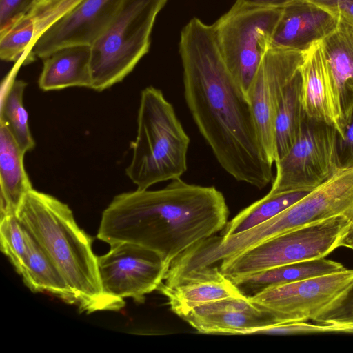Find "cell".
Returning <instances> with one entry per match:
<instances>
[{
	"mask_svg": "<svg viewBox=\"0 0 353 353\" xmlns=\"http://www.w3.org/2000/svg\"><path fill=\"white\" fill-rule=\"evenodd\" d=\"M110 246L106 254L97 256L103 292L143 303L145 295L164 281L170 265L157 252L135 243L120 242Z\"/></svg>",
	"mask_w": 353,
	"mask_h": 353,
	"instance_id": "9c48e42d",
	"label": "cell"
},
{
	"mask_svg": "<svg viewBox=\"0 0 353 353\" xmlns=\"http://www.w3.org/2000/svg\"><path fill=\"white\" fill-rule=\"evenodd\" d=\"M190 138L172 105L152 86L141 92L137 135L130 144L131 161L125 168L138 190L181 178L187 170Z\"/></svg>",
	"mask_w": 353,
	"mask_h": 353,
	"instance_id": "277c9868",
	"label": "cell"
},
{
	"mask_svg": "<svg viewBox=\"0 0 353 353\" xmlns=\"http://www.w3.org/2000/svg\"><path fill=\"white\" fill-rule=\"evenodd\" d=\"M343 246L353 250V219L350 230L343 241Z\"/></svg>",
	"mask_w": 353,
	"mask_h": 353,
	"instance_id": "836d02e7",
	"label": "cell"
},
{
	"mask_svg": "<svg viewBox=\"0 0 353 353\" xmlns=\"http://www.w3.org/2000/svg\"><path fill=\"white\" fill-rule=\"evenodd\" d=\"M353 285V270L275 286L249 297L274 312L281 323L313 320L332 307Z\"/></svg>",
	"mask_w": 353,
	"mask_h": 353,
	"instance_id": "8fae6325",
	"label": "cell"
},
{
	"mask_svg": "<svg viewBox=\"0 0 353 353\" xmlns=\"http://www.w3.org/2000/svg\"><path fill=\"white\" fill-rule=\"evenodd\" d=\"M125 0H83L37 39L29 54L42 59L74 45H90L101 34Z\"/></svg>",
	"mask_w": 353,
	"mask_h": 353,
	"instance_id": "7c38bea8",
	"label": "cell"
},
{
	"mask_svg": "<svg viewBox=\"0 0 353 353\" xmlns=\"http://www.w3.org/2000/svg\"><path fill=\"white\" fill-rule=\"evenodd\" d=\"M353 214L335 216L271 238L220 262L231 281L277 266L325 258L339 247L350 230Z\"/></svg>",
	"mask_w": 353,
	"mask_h": 353,
	"instance_id": "8992f818",
	"label": "cell"
},
{
	"mask_svg": "<svg viewBox=\"0 0 353 353\" xmlns=\"http://www.w3.org/2000/svg\"><path fill=\"white\" fill-rule=\"evenodd\" d=\"M321 43L330 79L334 128L341 139L353 114V18L341 12L336 28Z\"/></svg>",
	"mask_w": 353,
	"mask_h": 353,
	"instance_id": "5bb4252c",
	"label": "cell"
},
{
	"mask_svg": "<svg viewBox=\"0 0 353 353\" xmlns=\"http://www.w3.org/2000/svg\"><path fill=\"white\" fill-rule=\"evenodd\" d=\"M197 330L208 334L245 335L281 322L277 315L242 296L203 303L177 314Z\"/></svg>",
	"mask_w": 353,
	"mask_h": 353,
	"instance_id": "4fadbf2b",
	"label": "cell"
},
{
	"mask_svg": "<svg viewBox=\"0 0 353 353\" xmlns=\"http://www.w3.org/2000/svg\"><path fill=\"white\" fill-rule=\"evenodd\" d=\"M82 1L49 0L37 3L29 13L35 21V41L49 27L74 9Z\"/></svg>",
	"mask_w": 353,
	"mask_h": 353,
	"instance_id": "83f0119b",
	"label": "cell"
},
{
	"mask_svg": "<svg viewBox=\"0 0 353 353\" xmlns=\"http://www.w3.org/2000/svg\"><path fill=\"white\" fill-rule=\"evenodd\" d=\"M309 192L296 191L272 193L269 192L262 199L243 209L232 219L228 221L220 235L230 236L240 233L280 214Z\"/></svg>",
	"mask_w": 353,
	"mask_h": 353,
	"instance_id": "603a6c76",
	"label": "cell"
},
{
	"mask_svg": "<svg viewBox=\"0 0 353 353\" xmlns=\"http://www.w3.org/2000/svg\"><path fill=\"white\" fill-rule=\"evenodd\" d=\"M341 12L310 0H298L282 8L270 48L305 52L337 26Z\"/></svg>",
	"mask_w": 353,
	"mask_h": 353,
	"instance_id": "9a60e30c",
	"label": "cell"
},
{
	"mask_svg": "<svg viewBox=\"0 0 353 353\" xmlns=\"http://www.w3.org/2000/svg\"><path fill=\"white\" fill-rule=\"evenodd\" d=\"M228 215L225 197L216 188L177 178L160 190L116 195L102 213L97 237L110 245H139L170 265L193 245L221 232Z\"/></svg>",
	"mask_w": 353,
	"mask_h": 353,
	"instance_id": "7a4b0ae2",
	"label": "cell"
},
{
	"mask_svg": "<svg viewBox=\"0 0 353 353\" xmlns=\"http://www.w3.org/2000/svg\"><path fill=\"white\" fill-rule=\"evenodd\" d=\"M299 73L301 102L306 117L334 127L330 79L321 41L305 52Z\"/></svg>",
	"mask_w": 353,
	"mask_h": 353,
	"instance_id": "e0dca14e",
	"label": "cell"
},
{
	"mask_svg": "<svg viewBox=\"0 0 353 353\" xmlns=\"http://www.w3.org/2000/svg\"><path fill=\"white\" fill-rule=\"evenodd\" d=\"M312 321L332 326L337 332L353 333V285L332 307Z\"/></svg>",
	"mask_w": 353,
	"mask_h": 353,
	"instance_id": "4316f807",
	"label": "cell"
},
{
	"mask_svg": "<svg viewBox=\"0 0 353 353\" xmlns=\"http://www.w3.org/2000/svg\"><path fill=\"white\" fill-rule=\"evenodd\" d=\"M16 215L54 265L81 312L118 311L124 307L123 299L103 292L92 239L77 225L67 204L33 188Z\"/></svg>",
	"mask_w": 353,
	"mask_h": 353,
	"instance_id": "3957f363",
	"label": "cell"
},
{
	"mask_svg": "<svg viewBox=\"0 0 353 353\" xmlns=\"http://www.w3.org/2000/svg\"><path fill=\"white\" fill-rule=\"evenodd\" d=\"M0 244L15 270L20 272L28 250V232L17 215L0 219Z\"/></svg>",
	"mask_w": 353,
	"mask_h": 353,
	"instance_id": "484cf974",
	"label": "cell"
},
{
	"mask_svg": "<svg viewBox=\"0 0 353 353\" xmlns=\"http://www.w3.org/2000/svg\"><path fill=\"white\" fill-rule=\"evenodd\" d=\"M91 46L74 45L61 48L43 59L38 85L43 91L70 87L91 88Z\"/></svg>",
	"mask_w": 353,
	"mask_h": 353,
	"instance_id": "ac0fdd59",
	"label": "cell"
},
{
	"mask_svg": "<svg viewBox=\"0 0 353 353\" xmlns=\"http://www.w3.org/2000/svg\"><path fill=\"white\" fill-rule=\"evenodd\" d=\"M168 0H125L91 45L92 89L106 90L122 81L148 53L150 34Z\"/></svg>",
	"mask_w": 353,
	"mask_h": 353,
	"instance_id": "5b68a950",
	"label": "cell"
},
{
	"mask_svg": "<svg viewBox=\"0 0 353 353\" xmlns=\"http://www.w3.org/2000/svg\"><path fill=\"white\" fill-rule=\"evenodd\" d=\"M37 0H0V33L27 15Z\"/></svg>",
	"mask_w": 353,
	"mask_h": 353,
	"instance_id": "f546056e",
	"label": "cell"
},
{
	"mask_svg": "<svg viewBox=\"0 0 353 353\" xmlns=\"http://www.w3.org/2000/svg\"><path fill=\"white\" fill-rule=\"evenodd\" d=\"M281 12L282 8L234 3L212 25L224 63L246 96Z\"/></svg>",
	"mask_w": 353,
	"mask_h": 353,
	"instance_id": "52a82bcc",
	"label": "cell"
},
{
	"mask_svg": "<svg viewBox=\"0 0 353 353\" xmlns=\"http://www.w3.org/2000/svg\"><path fill=\"white\" fill-rule=\"evenodd\" d=\"M157 290L168 298L176 315L203 303L244 296L218 266L192 273L170 284L163 282Z\"/></svg>",
	"mask_w": 353,
	"mask_h": 353,
	"instance_id": "2e32d148",
	"label": "cell"
},
{
	"mask_svg": "<svg viewBox=\"0 0 353 353\" xmlns=\"http://www.w3.org/2000/svg\"><path fill=\"white\" fill-rule=\"evenodd\" d=\"M179 52L184 96L200 133L221 166L259 189L273 178L251 105L220 53L213 28L193 17L182 29Z\"/></svg>",
	"mask_w": 353,
	"mask_h": 353,
	"instance_id": "6da1fadb",
	"label": "cell"
},
{
	"mask_svg": "<svg viewBox=\"0 0 353 353\" xmlns=\"http://www.w3.org/2000/svg\"><path fill=\"white\" fill-rule=\"evenodd\" d=\"M338 150L341 168L353 167V114L343 137L339 139Z\"/></svg>",
	"mask_w": 353,
	"mask_h": 353,
	"instance_id": "4dcf8cb0",
	"label": "cell"
},
{
	"mask_svg": "<svg viewBox=\"0 0 353 353\" xmlns=\"http://www.w3.org/2000/svg\"><path fill=\"white\" fill-rule=\"evenodd\" d=\"M323 6L345 13L353 18V0H310Z\"/></svg>",
	"mask_w": 353,
	"mask_h": 353,
	"instance_id": "d6a6232c",
	"label": "cell"
},
{
	"mask_svg": "<svg viewBox=\"0 0 353 353\" xmlns=\"http://www.w3.org/2000/svg\"><path fill=\"white\" fill-rule=\"evenodd\" d=\"M35 21L28 14L0 33V57L5 61L23 63L35 43Z\"/></svg>",
	"mask_w": 353,
	"mask_h": 353,
	"instance_id": "d4e9b609",
	"label": "cell"
},
{
	"mask_svg": "<svg viewBox=\"0 0 353 353\" xmlns=\"http://www.w3.org/2000/svg\"><path fill=\"white\" fill-rule=\"evenodd\" d=\"M28 242L27 253L19 273L25 285L33 292H46L67 303L76 305L61 275L28 232Z\"/></svg>",
	"mask_w": 353,
	"mask_h": 353,
	"instance_id": "44dd1931",
	"label": "cell"
},
{
	"mask_svg": "<svg viewBox=\"0 0 353 353\" xmlns=\"http://www.w3.org/2000/svg\"><path fill=\"white\" fill-rule=\"evenodd\" d=\"M345 269L341 263L325 257L277 266L243 277L233 283L242 294L251 297L275 286L330 274Z\"/></svg>",
	"mask_w": 353,
	"mask_h": 353,
	"instance_id": "ffe728a7",
	"label": "cell"
},
{
	"mask_svg": "<svg viewBox=\"0 0 353 353\" xmlns=\"http://www.w3.org/2000/svg\"><path fill=\"white\" fill-rule=\"evenodd\" d=\"M337 332L334 327L307 321H293L261 327L254 330L251 334H305Z\"/></svg>",
	"mask_w": 353,
	"mask_h": 353,
	"instance_id": "f1b7e54d",
	"label": "cell"
},
{
	"mask_svg": "<svg viewBox=\"0 0 353 353\" xmlns=\"http://www.w3.org/2000/svg\"><path fill=\"white\" fill-rule=\"evenodd\" d=\"M305 52L269 48L247 94L261 144L272 164L278 159L276 119L279 103L285 88L298 73Z\"/></svg>",
	"mask_w": 353,
	"mask_h": 353,
	"instance_id": "30bf717a",
	"label": "cell"
},
{
	"mask_svg": "<svg viewBox=\"0 0 353 353\" xmlns=\"http://www.w3.org/2000/svg\"><path fill=\"white\" fill-rule=\"evenodd\" d=\"M298 0H236L235 3L239 6L282 8Z\"/></svg>",
	"mask_w": 353,
	"mask_h": 353,
	"instance_id": "1f68e13d",
	"label": "cell"
},
{
	"mask_svg": "<svg viewBox=\"0 0 353 353\" xmlns=\"http://www.w3.org/2000/svg\"><path fill=\"white\" fill-rule=\"evenodd\" d=\"M27 83L14 80L8 86L1 101L0 122L4 123L23 153L32 150L35 141L31 134L28 114L23 98Z\"/></svg>",
	"mask_w": 353,
	"mask_h": 353,
	"instance_id": "cb8c5ba5",
	"label": "cell"
},
{
	"mask_svg": "<svg viewBox=\"0 0 353 353\" xmlns=\"http://www.w3.org/2000/svg\"><path fill=\"white\" fill-rule=\"evenodd\" d=\"M24 154L0 122V219L15 215L26 194L33 189L24 168Z\"/></svg>",
	"mask_w": 353,
	"mask_h": 353,
	"instance_id": "d6986e66",
	"label": "cell"
},
{
	"mask_svg": "<svg viewBox=\"0 0 353 353\" xmlns=\"http://www.w3.org/2000/svg\"><path fill=\"white\" fill-rule=\"evenodd\" d=\"M339 134L331 125L306 117L290 150L276 164L272 193L310 192L341 168Z\"/></svg>",
	"mask_w": 353,
	"mask_h": 353,
	"instance_id": "ba28073f",
	"label": "cell"
},
{
	"mask_svg": "<svg viewBox=\"0 0 353 353\" xmlns=\"http://www.w3.org/2000/svg\"><path fill=\"white\" fill-rule=\"evenodd\" d=\"M301 83L299 70L285 88L279 103L276 119L278 159L294 144L306 118L301 102Z\"/></svg>",
	"mask_w": 353,
	"mask_h": 353,
	"instance_id": "7402d4cb",
	"label": "cell"
},
{
	"mask_svg": "<svg viewBox=\"0 0 353 353\" xmlns=\"http://www.w3.org/2000/svg\"><path fill=\"white\" fill-rule=\"evenodd\" d=\"M49 1V0H37V2H36V3H41V2H46V1ZM36 3H35V4H36Z\"/></svg>",
	"mask_w": 353,
	"mask_h": 353,
	"instance_id": "e575fe53",
	"label": "cell"
}]
</instances>
